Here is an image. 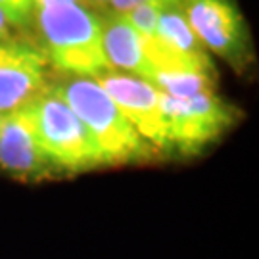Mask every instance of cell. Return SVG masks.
I'll list each match as a JSON object with an SVG mask.
<instances>
[{"mask_svg":"<svg viewBox=\"0 0 259 259\" xmlns=\"http://www.w3.org/2000/svg\"><path fill=\"white\" fill-rule=\"evenodd\" d=\"M142 2H156V4L165 6V8H173V6H183L186 0H111V12L125 14L127 10H131L137 4H142Z\"/></svg>","mask_w":259,"mask_h":259,"instance_id":"13","label":"cell"},{"mask_svg":"<svg viewBox=\"0 0 259 259\" xmlns=\"http://www.w3.org/2000/svg\"><path fill=\"white\" fill-rule=\"evenodd\" d=\"M102 50L110 69L150 81L154 67L150 64L142 38L121 14L102 18Z\"/></svg>","mask_w":259,"mask_h":259,"instance_id":"10","label":"cell"},{"mask_svg":"<svg viewBox=\"0 0 259 259\" xmlns=\"http://www.w3.org/2000/svg\"><path fill=\"white\" fill-rule=\"evenodd\" d=\"M35 100L4 113L0 123V167L23 181H40L56 173L38 140Z\"/></svg>","mask_w":259,"mask_h":259,"instance_id":"7","label":"cell"},{"mask_svg":"<svg viewBox=\"0 0 259 259\" xmlns=\"http://www.w3.org/2000/svg\"><path fill=\"white\" fill-rule=\"evenodd\" d=\"M183 12L198 42L232 64L248 50V29L229 0H186Z\"/></svg>","mask_w":259,"mask_h":259,"instance_id":"8","label":"cell"},{"mask_svg":"<svg viewBox=\"0 0 259 259\" xmlns=\"http://www.w3.org/2000/svg\"><path fill=\"white\" fill-rule=\"evenodd\" d=\"M33 19L48 64L60 73L94 77L110 69L102 50V18L84 4L35 10Z\"/></svg>","mask_w":259,"mask_h":259,"instance_id":"1","label":"cell"},{"mask_svg":"<svg viewBox=\"0 0 259 259\" xmlns=\"http://www.w3.org/2000/svg\"><path fill=\"white\" fill-rule=\"evenodd\" d=\"M35 117L40 146L56 171L81 173L106 165L91 133L54 83L35 100Z\"/></svg>","mask_w":259,"mask_h":259,"instance_id":"3","label":"cell"},{"mask_svg":"<svg viewBox=\"0 0 259 259\" xmlns=\"http://www.w3.org/2000/svg\"><path fill=\"white\" fill-rule=\"evenodd\" d=\"M84 2H89V4H94V6H104V4H111V0H83Z\"/></svg>","mask_w":259,"mask_h":259,"instance_id":"16","label":"cell"},{"mask_svg":"<svg viewBox=\"0 0 259 259\" xmlns=\"http://www.w3.org/2000/svg\"><path fill=\"white\" fill-rule=\"evenodd\" d=\"M6 37H10V23L0 14V38H6Z\"/></svg>","mask_w":259,"mask_h":259,"instance_id":"15","label":"cell"},{"mask_svg":"<svg viewBox=\"0 0 259 259\" xmlns=\"http://www.w3.org/2000/svg\"><path fill=\"white\" fill-rule=\"evenodd\" d=\"M148 83L161 94L188 100L215 93V71H154Z\"/></svg>","mask_w":259,"mask_h":259,"instance_id":"11","label":"cell"},{"mask_svg":"<svg viewBox=\"0 0 259 259\" xmlns=\"http://www.w3.org/2000/svg\"><path fill=\"white\" fill-rule=\"evenodd\" d=\"M0 14L6 18L10 27H27L35 16L33 0H0Z\"/></svg>","mask_w":259,"mask_h":259,"instance_id":"12","label":"cell"},{"mask_svg":"<svg viewBox=\"0 0 259 259\" xmlns=\"http://www.w3.org/2000/svg\"><path fill=\"white\" fill-rule=\"evenodd\" d=\"M91 79L102 87L125 115V119L152 148L167 150L165 125L161 113V93L154 84L115 69H106Z\"/></svg>","mask_w":259,"mask_h":259,"instance_id":"6","label":"cell"},{"mask_svg":"<svg viewBox=\"0 0 259 259\" xmlns=\"http://www.w3.org/2000/svg\"><path fill=\"white\" fill-rule=\"evenodd\" d=\"M54 87L77 113V117L83 121L106 165L142 161L157 152L135 131L94 79L65 75L64 79L54 83Z\"/></svg>","mask_w":259,"mask_h":259,"instance_id":"2","label":"cell"},{"mask_svg":"<svg viewBox=\"0 0 259 259\" xmlns=\"http://www.w3.org/2000/svg\"><path fill=\"white\" fill-rule=\"evenodd\" d=\"M2 117H4V113H0V123H2Z\"/></svg>","mask_w":259,"mask_h":259,"instance_id":"17","label":"cell"},{"mask_svg":"<svg viewBox=\"0 0 259 259\" xmlns=\"http://www.w3.org/2000/svg\"><path fill=\"white\" fill-rule=\"evenodd\" d=\"M144 50L154 71H215L205 48L186 21L183 6L163 10L156 38Z\"/></svg>","mask_w":259,"mask_h":259,"instance_id":"9","label":"cell"},{"mask_svg":"<svg viewBox=\"0 0 259 259\" xmlns=\"http://www.w3.org/2000/svg\"><path fill=\"white\" fill-rule=\"evenodd\" d=\"M161 113L165 125L167 150L196 154L219 139L236 123L238 111L215 93L188 100H177L161 94Z\"/></svg>","mask_w":259,"mask_h":259,"instance_id":"4","label":"cell"},{"mask_svg":"<svg viewBox=\"0 0 259 259\" xmlns=\"http://www.w3.org/2000/svg\"><path fill=\"white\" fill-rule=\"evenodd\" d=\"M35 10H48L58 8V6H67V4H83V0H33Z\"/></svg>","mask_w":259,"mask_h":259,"instance_id":"14","label":"cell"},{"mask_svg":"<svg viewBox=\"0 0 259 259\" xmlns=\"http://www.w3.org/2000/svg\"><path fill=\"white\" fill-rule=\"evenodd\" d=\"M50 83V64L40 45L12 35L0 38V113L33 102Z\"/></svg>","mask_w":259,"mask_h":259,"instance_id":"5","label":"cell"}]
</instances>
